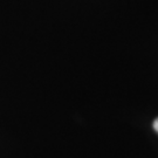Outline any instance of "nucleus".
<instances>
[{
    "mask_svg": "<svg viewBox=\"0 0 158 158\" xmlns=\"http://www.w3.org/2000/svg\"><path fill=\"white\" fill-rule=\"evenodd\" d=\"M153 128H155V130L158 132V118L155 121V123H153Z\"/></svg>",
    "mask_w": 158,
    "mask_h": 158,
    "instance_id": "f257e3e1",
    "label": "nucleus"
}]
</instances>
